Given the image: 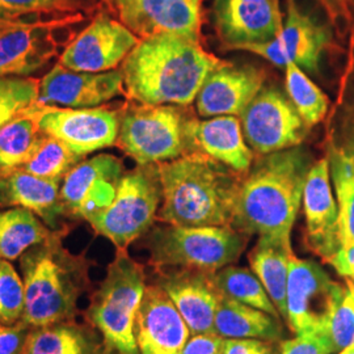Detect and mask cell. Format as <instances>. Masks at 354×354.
I'll return each instance as SVG.
<instances>
[{
	"label": "cell",
	"instance_id": "4dcf8cb0",
	"mask_svg": "<svg viewBox=\"0 0 354 354\" xmlns=\"http://www.w3.org/2000/svg\"><path fill=\"white\" fill-rule=\"evenodd\" d=\"M213 282L223 297L261 310L277 319L281 317L264 285L250 269L225 266L213 273Z\"/></svg>",
	"mask_w": 354,
	"mask_h": 354
},
{
	"label": "cell",
	"instance_id": "30bf717a",
	"mask_svg": "<svg viewBox=\"0 0 354 354\" xmlns=\"http://www.w3.org/2000/svg\"><path fill=\"white\" fill-rule=\"evenodd\" d=\"M239 118L245 142L260 155L301 146L310 129L276 87L261 89Z\"/></svg>",
	"mask_w": 354,
	"mask_h": 354
},
{
	"label": "cell",
	"instance_id": "d590c367",
	"mask_svg": "<svg viewBox=\"0 0 354 354\" xmlns=\"http://www.w3.org/2000/svg\"><path fill=\"white\" fill-rule=\"evenodd\" d=\"M26 308V288L8 260L0 259V322L15 324Z\"/></svg>",
	"mask_w": 354,
	"mask_h": 354
},
{
	"label": "cell",
	"instance_id": "3957f363",
	"mask_svg": "<svg viewBox=\"0 0 354 354\" xmlns=\"http://www.w3.org/2000/svg\"><path fill=\"white\" fill-rule=\"evenodd\" d=\"M162 185L159 221L184 227H232L241 177L203 152L158 165Z\"/></svg>",
	"mask_w": 354,
	"mask_h": 354
},
{
	"label": "cell",
	"instance_id": "f1b7e54d",
	"mask_svg": "<svg viewBox=\"0 0 354 354\" xmlns=\"http://www.w3.org/2000/svg\"><path fill=\"white\" fill-rule=\"evenodd\" d=\"M33 105L0 127V175L21 169L37 150L44 131Z\"/></svg>",
	"mask_w": 354,
	"mask_h": 354
},
{
	"label": "cell",
	"instance_id": "60d3db41",
	"mask_svg": "<svg viewBox=\"0 0 354 354\" xmlns=\"http://www.w3.org/2000/svg\"><path fill=\"white\" fill-rule=\"evenodd\" d=\"M270 345L257 339H226L223 354H269Z\"/></svg>",
	"mask_w": 354,
	"mask_h": 354
},
{
	"label": "cell",
	"instance_id": "5b68a950",
	"mask_svg": "<svg viewBox=\"0 0 354 354\" xmlns=\"http://www.w3.org/2000/svg\"><path fill=\"white\" fill-rule=\"evenodd\" d=\"M145 290L143 266L129 256L127 250H117L87 310L91 326L102 333L108 349L118 354H140L136 322Z\"/></svg>",
	"mask_w": 354,
	"mask_h": 354
},
{
	"label": "cell",
	"instance_id": "4fadbf2b",
	"mask_svg": "<svg viewBox=\"0 0 354 354\" xmlns=\"http://www.w3.org/2000/svg\"><path fill=\"white\" fill-rule=\"evenodd\" d=\"M140 39L121 21L100 13L67 44L58 64L80 73L111 71L122 64Z\"/></svg>",
	"mask_w": 354,
	"mask_h": 354
},
{
	"label": "cell",
	"instance_id": "ab89813d",
	"mask_svg": "<svg viewBox=\"0 0 354 354\" xmlns=\"http://www.w3.org/2000/svg\"><path fill=\"white\" fill-rule=\"evenodd\" d=\"M226 339L215 333L194 335L180 354H223Z\"/></svg>",
	"mask_w": 354,
	"mask_h": 354
},
{
	"label": "cell",
	"instance_id": "d6986e66",
	"mask_svg": "<svg viewBox=\"0 0 354 354\" xmlns=\"http://www.w3.org/2000/svg\"><path fill=\"white\" fill-rule=\"evenodd\" d=\"M302 201L308 247L329 263L342 251V241L339 206L332 193L327 158L311 165Z\"/></svg>",
	"mask_w": 354,
	"mask_h": 354
},
{
	"label": "cell",
	"instance_id": "b9f144b4",
	"mask_svg": "<svg viewBox=\"0 0 354 354\" xmlns=\"http://www.w3.org/2000/svg\"><path fill=\"white\" fill-rule=\"evenodd\" d=\"M329 264L333 266L342 277L351 279L354 282V245L342 248V251L329 261Z\"/></svg>",
	"mask_w": 354,
	"mask_h": 354
},
{
	"label": "cell",
	"instance_id": "8fae6325",
	"mask_svg": "<svg viewBox=\"0 0 354 354\" xmlns=\"http://www.w3.org/2000/svg\"><path fill=\"white\" fill-rule=\"evenodd\" d=\"M80 19L75 13L0 30V77H29L42 70L70 42L58 30Z\"/></svg>",
	"mask_w": 354,
	"mask_h": 354
},
{
	"label": "cell",
	"instance_id": "277c9868",
	"mask_svg": "<svg viewBox=\"0 0 354 354\" xmlns=\"http://www.w3.org/2000/svg\"><path fill=\"white\" fill-rule=\"evenodd\" d=\"M64 230L28 250L21 257L26 308L21 320L44 327L75 317L77 302L88 290L91 261L64 245Z\"/></svg>",
	"mask_w": 354,
	"mask_h": 354
},
{
	"label": "cell",
	"instance_id": "52a82bcc",
	"mask_svg": "<svg viewBox=\"0 0 354 354\" xmlns=\"http://www.w3.org/2000/svg\"><path fill=\"white\" fill-rule=\"evenodd\" d=\"M162 203L158 165H138L121 177L109 206L87 219L97 235L109 239L117 250L150 231Z\"/></svg>",
	"mask_w": 354,
	"mask_h": 354
},
{
	"label": "cell",
	"instance_id": "603a6c76",
	"mask_svg": "<svg viewBox=\"0 0 354 354\" xmlns=\"http://www.w3.org/2000/svg\"><path fill=\"white\" fill-rule=\"evenodd\" d=\"M192 152H203L236 174H247L253 162L252 149L245 142L238 115H216L206 121L188 120Z\"/></svg>",
	"mask_w": 354,
	"mask_h": 354
},
{
	"label": "cell",
	"instance_id": "836d02e7",
	"mask_svg": "<svg viewBox=\"0 0 354 354\" xmlns=\"http://www.w3.org/2000/svg\"><path fill=\"white\" fill-rule=\"evenodd\" d=\"M39 82L33 77H0V127L38 102Z\"/></svg>",
	"mask_w": 354,
	"mask_h": 354
},
{
	"label": "cell",
	"instance_id": "f35d334b",
	"mask_svg": "<svg viewBox=\"0 0 354 354\" xmlns=\"http://www.w3.org/2000/svg\"><path fill=\"white\" fill-rule=\"evenodd\" d=\"M33 327L19 320L6 327L0 326V354H21L28 335Z\"/></svg>",
	"mask_w": 354,
	"mask_h": 354
},
{
	"label": "cell",
	"instance_id": "7c38bea8",
	"mask_svg": "<svg viewBox=\"0 0 354 354\" xmlns=\"http://www.w3.org/2000/svg\"><path fill=\"white\" fill-rule=\"evenodd\" d=\"M33 111L41 130L84 158L117 143L120 114L104 106L61 108L36 102Z\"/></svg>",
	"mask_w": 354,
	"mask_h": 354
},
{
	"label": "cell",
	"instance_id": "cb8c5ba5",
	"mask_svg": "<svg viewBox=\"0 0 354 354\" xmlns=\"http://www.w3.org/2000/svg\"><path fill=\"white\" fill-rule=\"evenodd\" d=\"M0 207L28 209L53 230H61L59 221L68 216L61 200V183L35 176L24 169L0 175Z\"/></svg>",
	"mask_w": 354,
	"mask_h": 354
},
{
	"label": "cell",
	"instance_id": "4316f807",
	"mask_svg": "<svg viewBox=\"0 0 354 354\" xmlns=\"http://www.w3.org/2000/svg\"><path fill=\"white\" fill-rule=\"evenodd\" d=\"M105 342L73 320L32 328L21 354H105Z\"/></svg>",
	"mask_w": 354,
	"mask_h": 354
},
{
	"label": "cell",
	"instance_id": "2e32d148",
	"mask_svg": "<svg viewBox=\"0 0 354 354\" xmlns=\"http://www.w3.org/2000/svg\"><path fill=\"white\" fill-rule=\"evenodd\" d=\"M118 21L137 37L178 33L201 36L203 0H108Z\"/></svg>",
	"mask_w": 354,
	"mask_h": 354
},
{
	"label": "cell",
	"instance_id": "e575fe53",
	"mask_svg": "<svg viewBox=\"0 0 354 354\" xmlns=\"http://www.w3.org/2000/svg\"><path fill=\"white\" fill-rule=\"evenodd\" d=\"M86 6V0H0V19L75 15Z\"/></svg>",
	"mask_w": 354,
	"mask_h": 354
},
{
	"label": "cell",
	"instance_id": "d4e9b609",
	"mask_svg": "<svg viewBox=\"0 0 354 354\" xmlns=\"http://www.w3.org/2000/svg\"><path fill=\"white\" fill-rule=\"evenodd\" d=\"M291 254L294 252L290 239L276 236H260L250 253L253 273L264 285L283 320H286V292Z\"/></svg>",
	"mask_w": 354,
	"mask_h": 354
},
{
	"label": "cell",
	"instance_id": "7a4b0ae2",
	"mask_svg": "<svg viewBox=\"0 0 354 354\" xmlns=\"http://www.w3.org/2000/svg\"><path fill=\"white\" fill-rule=\"evenodd\" d=\"M311 165L301 146L263 155L241 178L232 228L290 239Z\"/></svg>",
	"mask_w": 354,
	"mask_h": 354
},
{
	"label": "cell",
	"instance_id": "9a60e30c",
	"mask_svg": "<svg viewBox=\"0 0 354 354\" xmlns=\"http://www.w3.org/2000/svg\"><path fill=\"white\" fill-rule=\"evenodd\" d=\"M124 174L122 160L111 153H99L79 162L61 185V200L67 215L87 221L109 206Z\"/></svg>",
	"mask_w": 354,
	"mask_h": 354
},
{
	"label": "cell",
	"instance_id": "1f68e13d",
	"mask_svg": "<svg viewBox=\"0 0 354 354\" xmlns=\"http://www.w3.org/2000/svg\"><path fill=\"white\" fill-rule=\"evenodd\" d=\"M286 92L288 96L308 127L317 125L328 111V97L295 64H288Z\"/></svg>",
	"mask_w": 354,
	"mask_h": 354
},
{
	"label": "cell",
	"instance_id": "484cf974",
	"mask_svg": "<svg viewBox=\"0 0 354 354\" xmlns=\"http://www.w3.org/2000/svg\"><path fill=\"white\" fill-rule=\"evenodd\" d=\"M214 333L225 339L273 342L282 339V327L277 317L222 295L215 314Z\"/></svg>",
	"mask_w": 354,
	"mask_h": 354
},
{
	"label": "cell",
	"instance_id": "ba28073f",
	"mask_svg": "<svg viewBox=\"0 0 354 354\" xmlns=\"http://www.w3.org/2000/svg\"><path fill=\"white\" fill-rule=\"evenodd\" d=\"M187 124L176 105H134L120 114L115 145L138 165L169 162L190 152Z\"/></svg>",
	"mask_w": 354,
	"mask_h": 354
},
{
	"label": "cell",
	"instance_id": "e0dca14e",
	"mask_svg": "<svg viewBox=\"0 0 354 354\" xmlns=\"http://www.w3.org/2000/svg\"><path fill=\"white\" fill-rule=\"evenodd\" d=\"M213 15L218 36L231 49L268 44L283 26L279 0H214Z\"/></svg>",
	"mask_w": 354,
	"mask_h": 354
},
{
	"label": "cell",
	"instance_id": "8d00e7d4",
	"mask_svg": "<svg viewBox=\"0 0 354 354\" xmlns=\"http://www.w3.org/2000/svg\"><path fill=\"white\" fill-rule=\"evenodd\" d=\"M327 333L336 352L354 342V282L351 279H346L344 297L329 322Z\"/></svg>",
	"mask_w": 354,
	"mask_h": 354
},
{
	"label": "cell",
	"instance_id": "8992f818",
	"mask_svg": "<svg viewBox=\"0 0 354 354\" xmlns=\"http://www.w3.org/2000/svg\"><path fill=\"white\" fill-rule=\"evenodd\" d=\"M227 226L184 227L167 225L152 228L146 238L150 261L158 270L165 268L215 273L235 263L247 239Z\"/></svg>",
	"mask_w": 354,
	"mask_h": 354
},
{
	"label": "cell",
	"instance_id": "ffe728a7",
	"mask_svg": "<svg viewBox=\"0 0 354 354\" xmlns=\"http://www.w3.org/2000/svg\"><path fill=\"white\" fill-rule=\"evenodd\" d=\"M189 335L165 289L159 283L146 286L136 322L140 354H180Z\"/></svg>",
	"mask_w": 354,
	"mask_h": 354
},
{
	"label": "cell",
	"instance_id": "7bdbcfd3",
	"mask_svg": "<svg viewBox=\"0 0 354 354\" xmlns=\"http://www.w3.org/2000/svg\"><path fill=\"white\" fill-rule=\"evenodd\" d=\"M68 16V15H64ZM54 17H61V16H46V17H23V19H0V30L8 29V28H15V26H26L29 23H35L39 20H46V19H54Z\"/></svg>",
	"mask_w": 354,
	"mask_h": 354
},
{
	"label": "cell",
	"instance_id": "83f0119b",
	"mask_svg": "<svg viewBox=\"0 0 354 354\" xmlns=\"http://www.w3.org/2000/svg\"><path fill=\"white\" fill-rule=\"evenodd\" d=\"M55 231L24 207L0 210V259L17 260L32 247L48 241Z\"/></svg>",
	"mask_w": 354,
	"mask_h": 354
},
{
	"label": "cell",
	"instance_id": "6da1fadb",
	"mask_svg": "<svg viewBox=\"0 0 354 354\" xmlns=\"http://www.w3.org/2000/svg\"><path fill=\"white\" fill-rule=\"evenodd\" d=\"M221 61L200 39L159 33L140 38L121 64L125 93L140 104L187 106Z\"/></svg>",
	"mask_w": 354,
	"mask_h": 354
},
{
	"label": "cell",
	"instance_id": "d6a6232c",
	"mask_svg": "<svg viewBox=\"0 0 354 354\" xmlns=\"http://www.w3.org/2000/svg\"><path fill=\"white\" fill-rule=\"evenodd\" d=\"M83 159L70 150L64 142L44 133L37 150L21 169L41 178L62 183L70 169Z\"/></svg>",
	"mask_w": 354,
	"mask_h": 354
},
{
	"label": "cell",
	"instance_id": "5bb4252c",
	"mask_svg": "<svg viewBox=\"0 0 354 354\" xmlns=\"http://www.w3.org/2000/svg\"><path fill=\"white\" fill-rule=\"evenodd\" d=\"M330 39L328 26L304 12L295 0H288L286 19L279 36L244 50L259 54L277 67L285 68L288 64H295L308 73H317Z\"/></svg>",
	"mask_w": 354,
	"mask_h": 354
},
{
	"label": "cell",
	"instance_id": "f546056e",
	"mask_svg": "<svg viewBox=\"0 0 354 354\" xmlns=\"http://www.w3.org/2000/svg\"><path fill=\"white\" fill-rule=\"evenodd\" d=\"M342 230V248L354 245V149L332 147L328 158Z\"/></svg>",
	"mask_w": 354,
	"mask_h": 354
},
{
	"label": "cell",
	"instance_id": "74e56055",
	"mask_svg": "<svg viewBox=\"0 0 354 354\" xmlns=\"http://www.w3.org/2000/svg\"><path fill=\"white\" fill-rule=\"evenodd\" d=\"M336 353L328 333H306L282 342L281 354Z\"/></svg>",
	"mask_w": 354,
	"mask_h": 354
},
{
	"label": "cell",
	"instance_id": "44dd1931",
	"mask_svg": "<svg viewBox=\"0 0 354 354\" xmlns=\"http://www.w3.org/2000/svg\"><path fill=\"white\" fill-rule=\"evenodd\" d=\"M266 74L254 66L221 62L206 77L196 105L201 117L241 115L264 88Z\"/></svg>",
	"mask_w": 354,
	"mask_h": 354
},
{
	"label": "cell",
	"instance_id": "ee69618b",
	"mask_svg": "<svg viewBox=\"0 0 354 354\" xmlns=\"http://www.w3.org/2000/svg\"><path fill=\"white\" fill-rule=\"evenodd\" d=\"M339 354H354V342L352 345H349V346L344 348L342 351H340V353Z\"/></svg>",
	"mask_w": 354,
	"mask_h": 354
},
{
	"label": "cell",
	"instance_id": "ac0fdd59",
	"mask_svg": "<svg viewBox=\"0 0 354 354\" xmlns=\"http://www.w3.org/2000/svg\"><path fill=\"white\" fill-rule=\"evenodd\" d=\"M124 93L121 70L80 73L55 64L39 82L37 102L61 108H95Z\"/></svg>",
	"mask_w": 354,
	"mask_h": 354
},
{
	"label": "cell",
	"instance_id": "9c48e42d",
	"mask_svg": "<svg viewBox=\"0 0 354 354\" xmlns=\"http://www.w3.org/2000/svg\"><path fill=\"white\" fill-rule=\"evenodd\" d=\"M345 288L317 263L291 254L286 292V322L297 335L327 333Z\"/></svg>",
	"mask_w": 354,
	"mask_h": 354
},
{
	"label": "cell",
	"instance_id": "7402d4cb",
	"mask_svg": "<svg viewBox=\"0 0 354 354\" xmlns=\"http://www.w3.org/2000/svg\"><path fill=\"white\" fill-rule=\"evenodd\" d=\"M165 273L159 285L165 289L187 323L190 335L214 333V319L222 294L215 288L213 273L176 269Z\"/></svg>",
	"mask_w": 354,
	"mask_h": 354
}]
</instances>
